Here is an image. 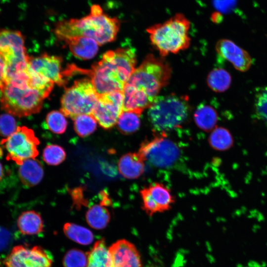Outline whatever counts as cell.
Segmentation results:
<instances>
[{"label": "cell", "instance_id": "19", "mask_svg": "<svg viewBox=\"0 0 267 267\" xmlns=\"http://www.w3.org/2000/svg\"><path fill=\"white\" fill-rule=\"evenodd\" d=\"M18 172L20 181L27 187H33L39 184L44 174L42 163L35 158L23 161L19 165Z\"/></svg>", "mask_w": 267, "mask_h": 267}, {"label": "cell", "instance_id": "31", "mask_svg": "<svg viewBox=\"0 0 267 267\" xmlns=\"http://www.w3.org/2000/svg\"><path fill=\"white\" fill-rule=\"evenodd\" d=\"M66 158V152L60 146L56 144L47 145L43 150V159L49 165H57Z\"/></svg>", "mask_w": 267, "mask_h": 267}, {"label": "cell", "instance_id": "1", "mask_svg": "<svg viewBox=\"0 0 267 267\" xmlns=\"http://www.w3.org/2000/svg\"><path fill=\"white\" fill-rule=\"evenodd\" d=\"M120 27V21L117 18L109 16L99 5L93 4L89 13L83 17L58 22L54 33L60 40L84 36L94 40L99 45H102L116 40Z\"/></svg>", "mask_w": 267, "mask_h": 267}, {"label": "cell", "instance_id": "22", "mask_svg": "<svg viewBox=\"0 0 267 267\" xmlns=\"http://www.w3.org/2000/svg\"><path fill=\"white\" fill-rule=\"evenodd\" d=\"M86 220L88 224L93 228L102 229L106 227L110 220V214L105 206L94 205L86 214Z\"/></svg>", "mask_w": 267, "mask_h": 267}, {"label": "cell", "instance_id": "10", "mask_svg": "<svg viewBox=\"0 0 267 267\" xmlns=\"http://www.w3.org/2000/svg\"><path fill=\"white\" fill-rule=\"evenodd\" d=\"M6 152V158L20 165L26 160L35 158L38 155L40 144L34 131L25 126L18 127L8 137L0 143Z\"/></svg>", "mask_w": 267, "mask_h": 267}, {"label": "cell", "instance_id": "35", "mask_svg": "<svg viewBox=\"0 0 267 267\" xmlns=\"http://www.w3.org/2000/svg\"><path fill=\"white\" fill-rule=\"evenodd\" d=\"M10 239L9 232L5 228L0 226V251L8 245Z\"/></svg>", "mask_w": 267, "mask_h": 267}, {"label": "cell", "instance_id": "25", "mask_svg": "<svg viewBox=\"0 0 267 267\" xmlns=\"http://www.w3.org/2000/svg\"><path fill=\"white\" fill-rule=\"evenodd\" d=\"M141 114L134 111H123L116 124L119 132L126 135L136 132L140 126Z\"/></svg>", "mask_w": 267, "mask_h": 267}, {"label": "cell", "instance_id": "8", "mask_svg": "<svg viewBox=\"0 0 267 267\" xmlns=\"http://www.w3.org/2000/svg\"><path fill=\"white\" fill-rule=\"evenodd\" d=\"M98 97L90 80H77L65 89L61 99L60 111L72 120L79 115L91 114Z\"/></svg>", "mask_w": 267, "mask_h": 267}, {"label": "cell", "instance_id": "5", "mask_svg": "<svg viewBox=\"0 0 267 267\" xmlns=\"http://www.w3.org/2000/svg\"><path fill=\"white\" fill-rule=\"evenodd\" d=\"M48 96L29 86L19 87L6 82L0 89V104L2 110L9 114L27 117L39 112Z\"/></svg>", "mask_w": 267, "mask_h": 267}, {"label": "cell", "instance_id": "16", "mask_svg": "<svg viewBox=\"0 0 267 267\" xmlns=\"http://www.w3.org/2000/svg\"><path fill=\"white\" fill-rule=\"evenodd\" d=\"M216 50L220 56L230 62L240 72L247 71L252 65V60L248 52L231 40H220L216 43Z\"/></svg>", "mask_w": 267, "mask_h": 267}, {"label": "cell", "instance_id": "36", "mask_svg": "<svg viewBox=\"0 0 267 267\" xmlns=\"http://www.w3.org/2000/svg\"><path fill=\"white\" fill-rule=\"evenodd\" d=\"M6 82V66L4 59L0 54V89Z\"/></svg>", "mask_w": 267, "mask_h": 267}, {"label": "cell", "instance_id": "28", "mask_svg": "<svg viewBox=\"0 0 267 267\" xmlns=\"http://www.w3.org/2000/svg\"><path fill=\"white\" fill-rule=\"evenodd\" d=\"M74 129L81 137L89 136L96 129L97 121L92 114H81L74 119Z\"/></svg>", "mask_w": 267, "mask_h": 267}, {"label": "cell", "instance_id": "4", "mask_svg": "<svg viewBox=\"0 0 267 267\" xmlns=\"http://www.w3.org/2000/svg\"><path fill=\"white\" fill-rule=\"evenodd\" d=\"M172 68L163 57L147 54L136 67L125 85L146 95L153 101L171 79Z\"/></svg>", "mask_w": 267, "mask_h": 267}, {"label": "cell", "instance_id": "34", "mask_svg": "<svg viewBox=\"0 0 267 267\" xmlns=\"http://www.w3.org/2000/svg\"><path fill=\"white\" fill-rule=\"evenodd\" d=\"M236 2V0H213L215 8L224 13L231 11L235 7Z\"/></svg>", "mask_w": 267, "mask_h": 267}, {"label": "cell", "instance_id": "15", "mask_svg": "<svg viewBox=\"0 0 267 267\" xmlns=\"http://www.w3.org/2000/svg\"><path fill=\"white\" fill-rule=\"evenodd\" d=\"M106 267H143L135 246L126 239H120L108 248Z\"/></svg>", "mask_w": 267, "mask_h": 267}, {"label": "cell", "instance_id": "33", "mask_svg": "<svg viewBox=\"0 0 267 267\" xmlns=\"http://www.w3.org/2000/svg\"><path fill=\"white\" fill-rule=\"evenodd\" d=\"M16 122L12 115L3 114L0 115V136L6 138L17 129Z\"/></svg>", "mask_w": 267, "mask_h": 267}, {"label": "cell", "instance_id": "7", "mask_svg": "<svg viewBox=\"0 0 267 267\" xmlns=\"http://www.w3.org/2000/svg\"><path fill=\"white\" fill-rule=\"evenodd\" d=\"M62 59L60 57L43 54L30 57L26 69L31 87L49 95L54 84L63 86L64 71H62Z\"/></svg>", "mask_w": 267, "mask_h": 267}, {"label": "cell", "instance_id": "2", "mask_svg": "<svg viewBox=\"0 0 267 267\" xmlns=\"http://www.w3.org/2000/svg\"><path fill=\"white\" fill-rule=\"evenodd\" d=\"M189 20L181 13H177L166 21L146 29L153 46L162 57L176 54L188 48Z\"/></svg>", "mask_w": 267, "mask_h": 267}, {"label": "cell", "instance_id": "38", "mask_svg": "<svg viewBox=\"0 0 267 267\" xmlns=\"http://www.w3.org/2000/svg\"><path fill=\"white\" fill-rule=\"evenodd\" d=\"M4 176V169L2 164L0 162V180L2 179Z\"/></svg>", "mask_w": 267, "mask_h": 267}, {"label": "cell", "instance_id": "11", "mask_svg": "<svg viewBox=\"0 0 267 267\" xmlns=\"http://www.w3.org/2000/svg\"><path fill=\"white\" fill-rule=\"evenodd\" d=\"M144 160L157 168L171 166L178 159L179 150L177 145L168 138L165 134L160 133L144 140L137 152Z\"/></svg>", "mask_w": 267, "mask_h": 267}, {"label": "cell", "instance_id": "9", "mask_svg": "<svg viewBox=\"0 0 267 267\" xmlns=\"http://www.w3.org/2000/svg\"><path fill=\"white\" fill-rule=\"evenodd\" d=\"M0 54L6 66V81L26 70L30 58L24 45V37L19 31L0 29Z\"/></svg>", "mask_w": 267, "mask_h": 267}, {"label": "cell", "instance_id": "24", "mask_svg": "<svg viewBox=\"0 0 267 267\" xmlns=\"http://www.w3.org/2000/svg\"><path fill=\"white\" fill-rule=\"evenodd\" d=\"M63 230L69 239L81 245H89L94 239L93 234L90 230L74 223H65Z\"/></svg>", "mask_w": 267, "mask_h": 267}, {"label": "cell", "instance_id": "30", "mask_svg": "<svg viewBox=\"0 0 267 267\" xmlns=\"http://www.w3.org/2000/svg\"><path fill=\"white\" fill-rule=\"evenodd\" d=\"M45 124L51 132L61 134L65 132L68 123L65 116L61 111L53 110L47 114Z\"/></svg>", "mask_w": 267, "mask_h": 267}, {"label": "cell", "instance_id": "17", "mask_svg": "<svg viewBox=\"0 0 267 267\" xmlns=\"http://www.w3.org/2000/svg\"><path fill=\"white\" fill-rule=\"evenodd\" d=\"M64 41L72 54L77 58L89 60L93 58L98 50L99 44L93 39L84 36H75Z\"/></svg>", "mask_w": 267, "mask_h": 267}, {"label": "cell", "instance_id": "13", "mask_svg": "<svg viewBox=\"0 0 267 267\" xmlns=\"http://www.w3.org/2000/svg\"><path fill=\"white\" fill-rule=\"evenodd\" d=\"M52 258L39 246L14 247L3 261L5 267H51Z\"/></svg>", "mask_w": 267, "mask_h": 267}, {"label": "cell", "instance_id": "32", "mask_svg": "<svg viewBox=\"0 0 267 267\" xmlns=\"http://www.w3.org/2000/svg\"><path fill=\"white\" fill-rule=\"evenodd\" d=\"M64 267H86L88 254L78 249H72L65 254L63 261Z\"/></svg>", "mask_w": 267, "mask_h": 267}, {"label": "cell", "instance_id": "26", "mask_svg": "<svg viewBox=\"0 0 267 267\" xmlns=\"http://www.w3.org/2000/svg\"><path fill=\"white\" fill-rule=\"evenodd\" d=\"M108 250L104 239L96 241L91 250L87 253L86 267H106Z\"/></svg>", "mask_w": 267, "mask_h": 267}, {"label": "cell", "instance_id": "12", "mask_svg": "<svg viewBox=\"0 0 267 267\" xmlns=\"http://www.w3.org/2000/svg\"><path fill=\"white\" fill-rule=\"evenodd\" d=\"M123 91L98 94L91 114L102 128L110 129L116 125L123 111Z\"/></svg>", "mask_w": 267, "mask_h": 267}, {"label": "cell", "instance_id": "3", "mask_svg": "<svg viewBox=\"0 0 267 267\" xmlns=\"http://www.w3.org/2000/svg\"><path fill=\"white\" fill-rule=\"evenodd\" d=\"M148 109V120L153 128L164 134L180 127L191 110L187 96L174 94L157 96Z\"/></svg>", "mask_w": 267, "mask_h": 267}, {"label": "cell", "instance_id": "21", "mask_svg": "<svg viewBox=\"0 0 267 267\" xmlns=\"http://www.w3.org/2000/svg\"><path fill=\"white\" fill-rule=\"evenodd\" d=\"M196 125L204 131L213 130L217 124L218 115L211 105L202 103L198 105L194 113Z\"/></svg>", "mask_w": 267, "mask_h": 267}, {"label": "cell", "instance_id": "18", "mask_svg": "<svg viewBox=\"0 0 267 267\" xmlns=\"http://www.w3.org/2000/svg\"><path fill=\"white\" fill-rule=\"evenodd\" d=\"M118 167L119 173L124 178L136 179L144 172L145 161L138 152L127 153L119 160Z\"/></svg>", "mask_w": 267, "mask_h": 267}, {"label": "cell", "instance_id": "39", "mask_svg": "<svg viewBox=\"0 0 267 267\" xmlns=\"http://www.w3.org/2000/svg\"><path fill=\"white\" fill-rule=\"evenodd\" d=\"M2 155V151L1 148H0V156H1Z\"/></svg>", "mask_w": 267, "mask_h": 267}, {"label": "cell", "instance_id": "27", "mask_svg": "<svg viewBox=\"0 0 267 267\" xmlns=\"http://www.w3.org/2000/svg\"><path fill=\"white\" fill-rule=\"evenodd\" d=\"M208 141L212 148L220 151L230 148L233 142L230 133L223 127L213 129L209 135Z\"/></svg>", "mask_w": 267, "mask_h": 267}, {"label": "cell", "instance_id": "14", "mask_svg": "<svg viewBox=\"0 0 267 267\" xmlns=\"http://www.w3.org/2000/svg\"><path fill=\"white\" fill-rule=\"evenodd\" d=\"M142 209L149 216L170 210L175 199L170 189L160 182H154L140 191Z\"/></svg>", "mask_w": 267, "mask_h": 267}, {"label": "cell", "instance_id": "37", "mask_svg": "<svg viewBox=\"0 0 267 267\" xmlns=\"http://www.w3.org/2000/svg\"><path fill=\"white\" fill-rule=\"evenodd\" d=\"M212 19L214 22L218 23L222 21V17L219 12H216L212 15Z\"/></svg>", "mask_w": 267, "mask_h": 267}, {"label": "cell", "instance_id": "23", "mask_svg": "<svg viewBox=\"0 0 267 267\" xmlns=\"http://www.w3.org/2000/svg\"><path fill=\"white\" fill-rule=\"evenodd\" d=\"M207 83L208 87L216 92H223L230 86L231 76L225 69L215 68L208 75Z\"/></svg>", "mask_w": 267, "mask_h": 267}, {"label": "cell", "instance_id": "6", "mask_svg": "<svg viewBox=\"0 0 267 267\" xmlns=\"http://www.w3.org/2000/svg\"><path fill=\"white\" fill-rule=\"evenodd\" d=\"M86 74L90 77L91 83L98 94L123 91L130 76L124 66L109 51L102 59L92 66Z\"/></svg>", "mask_w": 267, "mask_h": 267}, {"label": "cell", "instance_id": "29", "mask_svg": "<svg viewBox=\"0 0 267 267\" xmlns=\"http://www.w3.org/2000/svg\"><path fill=\"white\" fill-rule=\"evenodd\" d=\"M254 110L256 117L267 125V86L256 89L254 100Z\"/></svg>", "mask_w": 267, "mask_h": 267}, {"label": "cell", "instance_id": "20", "mask_svg": "<svg viewBox=\"0 0 267 267\" xmlns=\"http://www.w3.org/2000/svg\"><path fill=\"white\" fill-rule=\"evenodd\" d=\"M17 225L23 235H37L44 230L43 219L41 215L34 210L22 212L17 219Z\"/></svg>", "mask_w": 267, "mask_h": 267}]
</instances>
